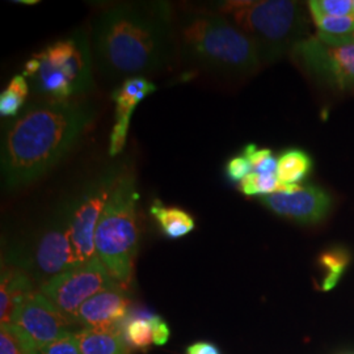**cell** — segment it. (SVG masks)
I'll list each match as a JSON object with an SVG mask.
<instances>
[{"label":"cell","mask_w":354,"mask_h":354,"mask_svg":"<svg viewBox=\"0 0 354 354\" xmlns=\"http://www.w3.org/2000/svg\"><path fill=\"white\" fill-rule=\"evenodd\" d=\"M349 263H351V254L342 247L329 248L326 252L322 253L319 259V264L326 270L322 289L326 291L333 289L339 282V279H342Z\"/></svg>","instance_id":"obj_21"},{"label":"cell","mask_w":354,"mask_h":354,"mask_svg":"<svg viewBox=\"0 0 354 354\" xmlns=\"http://www.w3.org/2000/svg\"><path fill=\"white\" fill-rule=\"evenodd\" d=\"M38 61L61 73L71 83L76 97L93 88V54L91 37L76 29L68 36L59 38L35 54Z\"/></svg>","instance_id":"obj_10"},{"label":"cell","mask_w":354,"mask_h":354,"mask_svg":"<svg viewBox=\"0 0 354 354\" xmlns=\"http://www.w3.org/2000/svg\"><path fill=\"white\" fill-rule=\"evenodd\" d=\"M178 62L222 77H245L263 64L252 41L238 26L207 6L176 17Z\"/></svg>","instance_id":"obj_3"},{"label":"cell","mask_w":354,"mask_h":354,"mask_svg":"<svg viewBox=\"0 0 354 354\" xmlns=\"http://www.w3.org/2000/svg\"><path fill=\"white\" fill-rule=\"evenodd\" d=\"M29 93V86L26 76H13L6 89L0 95V115L3 118L19 115L24 109L26 97Z\"/></svg>","instance_id":"obj_20"},{"label":"cell","mask_w":354,"mask_h":354,"mask_svg":"<svg viewBox=\"0 0 354 354\" xmlns=\"http://www.w3.org/2000/svg\"><path fill=\"white\" fill-rule=\"evenodd\" d=\"M130 121L131 120H124V118H115L114 121L111 138H109V153L112 158L118 156L125 149Z\"/></svg>","instance_id":"obj_24"},{"label":"cell","mask_w":354,"mask_h":354,"mask_svg":"<svg viewBox=\"0 0 354 354\" xmlns=\"http://www.w3.org/2000/svg\"><path fill=\"white\" fill-rule=\"evenodd\" d=\"M239 190L244 196H259V174L252 171L241 180Z\"/></svg>","instance_id":"obj_30"},{"label":"cell","mask_w":354,"mask_h":354,"mask_svg":"<svg viewBox=\"0 0 354 354\" xmlns=\"http://www.w3.org/2000/svg\"><path fill=\"white\" fill-rule=\"evenodd\" d=\"M16 3H20V4H37V0H17Z\"/></svg>","instance_id":"obj_33"},{"label":"cell","mask_w":354,"mask_h":354,"mask_svg":"<svg viewBox=\"0 0 354 354\" xmlns=\"http://www.w3.org/2000/svg\"><path fill=\"white\" fill-rule=\"evenodd\" d=\"M261 203L272 213L302 225H315L324 221L332 209L333 200L328 192L307 185L295 193H274L261 197Z\"/></svg>","instance_id":"obj_12"},{"label":"cell","mask_w":354,"mask_h":354,"mask_svg":"<svg viewBox=\"0 0 354 354\" xmlns=\"http://www.w3.org/2000/svg\"><path fill=\"white\" fill-rule=\"evenodd\" d=\"M150 323L152 326V333H153V344L158 346H162L168 342L171 330L169 327L167 326L163 317H158V315H152L150 317Z\"/></svg>","instance_id":"obj_27"},{"label":"cell","mask_w":354,"mask_h":354,"mask_svg":"<svg viewBox=\"0 0 354 354\" xmlns=\"http://www.w3.org/2000/svg\"><path fill=\"white\" fill-rule=\"evenodd\" d=\"M96 118L88 100H37L6 124L1 133V187L24 189L59 165Z\"/></svg>","instance_id":"obj_2"},{"label":"cell","mask_w":354,"mask_h":354,"mask_svg":"<svg viewBox=\"0 0 354 354\" xmlns=\"http://www.w3.org/2000/svg\"><path fill=\"white\" fill-rule=\"evenodd\" d=\"M185 354H222L218 346L213 342H194L187 348Z\"/></svg>","instance_id":"obj_31"},{"label":"cell","mask_w":354,"mask_h":354,"mask_svg":"<svg viewBox=\"0 0 354 354\" xmlns=\"http://www.w3.org/2000/svg\"><path fill=\"white\" fill-rule=\"evenodd\" d=\"M252 171V165L244 155L231 158L226 165V176L231 183H239Z\"/></svg>","instance_id":"obj_26"},{"label":"cell","mask_w":354,"mask_h":354,"mask_svg":"<svg viewBox=\"0 0 354 354\" xmlns=\"http://www.w3.org/2000/svg\"><path fill=\"white\" fill-rule=\"evenodd\" d=\"M207 7L225 16L252 41L263 66L291 54L307 38L310 21L301 1L227 0Z\"/></svg>","instance_id":"obj_4"},{"label":"cell","mask_w":354,"mask_h":354,"mask_svg":"<svg viewBox=\"0 0 354 354\" xmlns=\"http://www.w3.org/2000/svg\"><path fill=\"white\" fill-rule=\"evenodd\" d=\"M71 214L73 198L68 196L57 205L38 234L33 250V269L44 282L76 266L71 243Z\"/></svg>","instance_id":"obj_7"},{"label":"cell","mask_w":354,"mask_h":354,"mask_svg":"<svg viewBox=\"0 0 354 354\" xmlns=\"http://www.w3.org/2000/svg\"><path fill=\"white\" fill-rule=\"evenodd\" d=\"M150 317L151 314L147 311L137 313L134 317L129 315L122 329L127 348L145 352L153 344Z\"/></svg>","instance_id":"obj_18"},{"label":"cell","mask_w":354,"mask_h":354,"mask_svg":"<svg viewBox=\"0 0 354 354\" xmlns=\"http://www.w3.org/2000/svg\"><path fill=\"white\" fill-rule=\"evenodd\" d=\"M11 323L26 332L37 348L75 333L73 329L77 324L41 291L26 295L13 311Z\"/></svg>","instance_id":"obj_11"},{"label":"cell","mask_w":354,"mask_h":354,"mask_svg":"<svg viewBox=\"0 0 354 354\" xmlns=\"http://www.w3.org/2000/svg\"><path fill=\"white\" fill-rule=\"evenodd\" d=\"M253 172L259 174V175H272V174H277V159L270 156L266 160H264L261 165L257 168L253 169Z\"/></svg>","instance_id":"obj_32"},{"label":"cell","mask_w":354,"mask_h":354,"mask_svg":"<svg viewBox=\"0 0 354 354\" xmlns=\"http://www.w3.org/2000/svg\"><path fill=\"white\" fill-rule=\"evenodd\" d=\"M150 213L168 239L184 238L196 227V222L188 212L176 206H165L159 200L153 201Z\"/></svg>","instance_id":"obj_16"},{"label":"cell","mask_w":354,"mask_h":354,"mask_svg":"<svg viewBox=\"0 0 354 354\" xmlns=\"http://www.w3.org/2000/svg\"><path fill=\"white\" fill-rule=\"evenodd\" d=\"M82 354H127L122 330L82 328L75 332Z\"/></svg>","instance_id":"obj_15"},{"label":"cell","mask_w":354,"mask_h":354,"mask_svg":"<svg viewBox=\"0 0 354 354\" xmlns=\"http://www.w3.org/2000/svg\"><path fill=\"white\" fill-rule=\"evenodd\" d=\"M41 354H82L75 333H70L59 340L38 348Z\"/></svg>","instance_id":"obj_25"},{"label":"cell","mask_w":354,"mask_h":354,"mask_svg":"<svg viewBox=\"0 0 354 354\" xmlns=\"http://www.w3.org/2000/svg\"><path fill=\"white\" fill-rule=\"evenodd\" d=\"M130 298L120 285L97 292L80 306L75 322L83 328L122 330L130 315Z\"/></svg>","instance_id":"obj_13"},{"label":"cell","mask_w":354,"mask_h":354,"mask_svg":"<svg viewBox=\"0 0 354 354\" xmlns=\"http://www.w3.org/2000/svg\"><path fill=\"white\" fill-rule=\"evenodd\" d=\"M313 169L311 156L299 149H289L277 158V177L283 185L299 184Z\"/></svg>","instance_id":"obj_17"},{"label":"cell","mask_w":354,"mask_h":354,"mask_svg":"<svg viewBox=\"0 0 354 354\" xmlns=\"http://www.w3.org/2000/svg\"><path fill=\"white\" fill-rule=\"evenodd\" d=\"M37 345L12 323L0 327V354H37Z\"/></svg>","instance_id":"obj_22"},{"label":"cell","mask_w":354,"mask_h":354,"mask_svg":"<svg viewBox=\"0 0 354 354\" xmlns=\"http://www.w3.org/2000/svg\"><path fill=\"white\" fill-rule=\"evenodd\" d=\"M313 20L335 16H349L353 13L352 0H313L306 3Z\"/></svg>","instance_id":"obj_23"},{"label":"cell","mask_w":354,"mask_h":354,"mask_svg":"<svg viewBox=\"0 0 354 354\" xmlns=\"http://www.w3.org/2000/svg\"><path fill=\"white\" fill-rule=\"evenodd\" d=\"M349 44H354V32L349 37L345 38V45H349Z\"/></svg>","instance_id":"obj_34"},{"label":"cell","mask_w":354,"mask_h":354,"mask_svg":"<svg viewBox=\"0 0 354 354\" xmlns=\"http://www.w3.org/2000/svg\"><path fill=\"white\" fill-rule=\"evenodd\" d=\"M279 181L277 174L259 175V196H270L279 192Z\"/></svg>","instance_id":"obj_29"},{"label":"cell","mask_w":354,"mask_h":354,"mask_svg":"<svg viewBox=\"0 0 354 354\" xmlns=\"http://www.w3.org/2000/svg\"><path fill=\"white\" fill-rule=\"evenodd\" d=\"M304 71L332 89L354 91V44L333 46L307 37L290 54Z\"/></svg>","instance_id":"obj_9"},{"label":"cell","mask_w":354,"mask_h":354,"mask_svg":"<svg viewBox=\"0 0 354 354\" xmlns=\"http://www.w3.org/2000/svg\"><path fill=\"white\" fill-rule=\"evenodd\" d=\"M243 155L248 159V162L252 165L253 169L257 168L268 158L272 156V150L269 149H259L256 145L250 143L243 149Z\"/></svg>","instance_id":"obj_28"},{"label":"cell","mask_w":354,"mask_h":354,"mask_svg":"<svg viewBox=\"0 0 354 354\" xmlns=\"http://www.w3.org/2000/svg\"><path fill=\"white\" fill-rule=\"evenodd\" d=\"M127 171V163L115 160L104 165L100 171L82 184L71 194V243L75 264H82L97 257L95 248V232L102 210L109 201L120 178Z\"/></svg>","instance_id":"obj_6"},{"label":"cell","mask_w":354,"mask_h":354,"mask_svg":"<svg viewBox=\"0 0 354 354\" xmlns=\"http://www.w3.org/2000/svg\"><path fill=\"white\" fill-rule=\"evenodd\" d=\"M97 73L108 80L162 74L178 62L176 17L167 1L118 3L91 29Z\"/></svg>","instance_id":"obj_1"},{"label":"cell","mask_w":354,"mask_h":354,"mask_svg":"<svg viewBox=\"0 0 354 354\" xmlns=\"http://www.w3.org/2000/svg\"><path fill=\"white\" fill-rule=\"evenodd\" d=\"M352 15H353V16H354V0H353V13H352Z\"/></svg>","instance_id":"obj_35"},{"label":"cell","mask_w":354,"mask_h":354,"mask_svg":"<svg viewBox=\"0 0 354 354\" xmlns=\"http://www.w3.org/2000/svg\"><path fill=\"white\" fill-rule=\"evenodd\" d=\"M33 290L32 281L20 268H3L0 285V320L1 326L10 324L13 311Z\"/></svg>","instance_id":"obj_14"},{"label":"cell","mask_w":354,"mask_h":354,"mask_svg":"<svg viewBox=\"0 0 354 354\" xmlns=\"http://www.w3.org/2000/svg\"><path fill=\"white\" fill-rule=\"evenodd\" d=\"M317 28V37L333 46L345 45V38L354 32V16H335L314 20Z\"/></svg>","instance_id":"obj_19"},{"label":"cell","mask_w":354,"mask_h":354,"mask_svg":"<svg viewBox=\"0 0 354 354\" xmlns=\"http://www.w3.org/2000/svg\"><path fill=\"white\" fill-rule=\"evenodd\" d=\"M138 192L136 176L127 172L117 183L113 193L102 210L95 232L97 257L121 286L127 288L134 270L138 251Z\"/></svg>","instance_id":"obj_5"},{"label":"cell","mask_w":354,"mask_h":354,"mask_svg":"<svg viewBox=\"0 0 354 354\" xmlns=\"http://www.w3.org/2000/svg\"><path fill=\"white\" fill-rule=\"evenodd\" d=\"M118 285L99 257L71 266L41 285V292L75 322L80 306L97 292Z\"/></svg>","instance_id":"obj_8"}]
</instances>
